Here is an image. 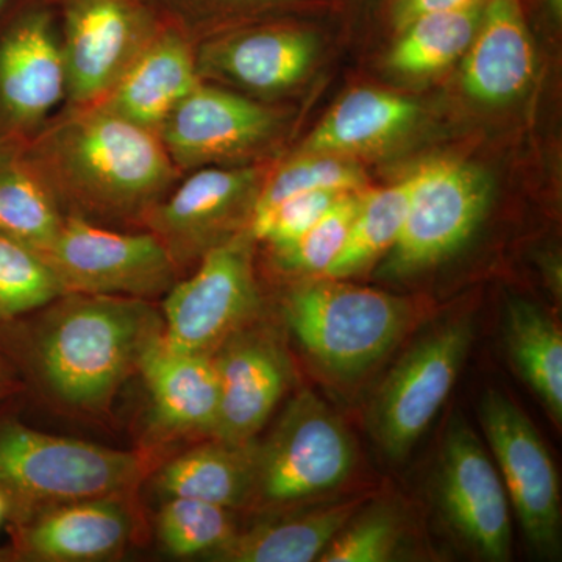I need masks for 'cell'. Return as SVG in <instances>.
<instances>
[{
  "label": "cell",
  "instance_id": "3",
  "mask_svg": "<svg viewBox=\"0 0 562 562\" xmlns=\"http://www.w3.org/2000/svg\"><path fill=\"white\" fill-rule=\"evenodd\" d=\"M283 312L305 353L341 380L371 371L405 338L416 317L406 299L330 277L292 288Z\"/></svg>",
  "mask_w": 562,
  "mask_h": 562
},
{
  "label": "cell",
  "instance_id": "19",
  "mask_svg": "<svg viewBox=\"0 0 562 562\" xmlns=\"http://www.w3.org/2000/svg\"><path fill=\"white\" fill-rule=\"evenodd\" d=\"M536 54L520 0H486L462 61V87L476 102L503 105L535 76Z\"/></svg>",
  "mask_w": 562,
  "mask_h": 562
},
{
  "label": "cell",
  "instance_id": "36",
  "mask_svg": "<svg viewBox=\"0 0 562 562\" xmlns=\"http://www.w3.org/2000/svg\"><path fill=\"white\" fill-rule=\"evenodd\" d=\"M486 0H392L390 16L395 32L408 22L424 14L446 13V11L468 10L483 5Z\"/></svg>",
  "mask_w": 562,
  "mask_h": 562
},
{
  "label": "cell",
  "instance_id": "2",
  "mask_svg": "<svg viewBox=\"0 0 562 562\" xmlns=\"http://www.w3.org/2000/svg\"><path fill=\"white\" fill-rule=\"evenodd\" d=\"M36 344L41 375L76 408H105L144 353L162 335L144 299L66 294Z\"/></svg>",
  "mask_w": 562,
  "mask_h": 562
},
{
  "label": "cell",
  "instance_id": "10",
  "mask_svg": "<svg viewBox=\"0 0 562 562\" xmlns=\"http://www.w3.org/2000/svg\"><path fill=\"white\" fill-rule=\"evenodd\" d=\"M162 27L144 0H65L66 106L103 101Z\"/></svg>",
  "mask_w": 562,
  "mask_h": 562
},
{
  "label": "cell",
  "instance_id": "7",
  "mask_svg": "<svg viewBox=\"0 0 562 562\" xmlns=\"http://www.w3.org/2000/svg\"><path fill=\"white\" fill-rule=\"evenodd\" d=\"M250 228L203 255L198 271L166 292L162 341L183 353L214 355L257 316L261 299Z\"/></svg>",
  "mask_w": 562,
  "mask_h": 562
},
{
  "label": "cell",
  "instance_id": "18",
  "mask_svg": "<svg viewBox=\"0 0 562 562\" xmlns=\"http://www.w3.org/2000/svg\"><path fill=\"white\" fill-rule=\"evenodd\" d=\"M201 81L190 36L165 25L95 106L158 135L172 110Z\"/></svg>",
  "mask_w": 562,
  "mask_h": 562
},
{
  "label": "cell",
  "instance_id": "21",
  "mask_svg": "<svg viewBox=\"0 0 562 562\" xmlns=\"http://www.w3.org/2000/svg\"><path fill=\"white\" fill-rule=\"evenodd\" d=\"M138 369L149 390L155 419L165 430L213 432L220 409L214 355L173 350L161 335L146 350Z\"/></svg>",
  "mask_w": 562,
  "mask_h": 562
},
{
  "label": "cell",
  "instance_id": "38",
  "mask_svg": "<svg viewBox=\"0 0 562 562\" xmlns=\"http://www.w3.org/2000/svg\"><path fill=\"white\" fill-rule=\"evenodd\" d=\"M9 2H10V0H0V11L5 9L7 3H9Z\"/></svg>",
  "mask_w": 562,
  "mask_h": 562
},
{
  "label": "cell",
  "instance_id": "4",
  "mask_svg": "<svg viewBox=\"0 0 562 562\" xmlns=\"http://www.w3.org/2000/svg\"><path fill=\"white\" fill-rule=\"evenodd\" d=\"M146 458L20 424L0 428V492L22 502L58 505L127 494L146 473Z\"/></svg>",
  "mask_w": 562,
  "mask_h": 562
},
{
  "label": "cell",
  "instance_id": "33",
  "mask_svg": "<svg viewBox=\"0 0 562 562\" xmlns=\"http://www.w3.org/2000/svg\"><path fill=\"white\" fill-rule=\"evenodd\" d=\"M362 198L364 194L360 191L346 192L297 243L276 254L281 271L308 277L324 276L349 238Z\"/></svg>",
  "mask_w": 562,
  "mask_h": 562
},
{
  "label": "cell",
  "instance_id": "5",
  "mask_svg": "<svg viewBox=\"0 0 562 562\" xmlns=\"http://www.w3.org/2000/svg\"><path fill=\"white\" fill-rule=\"evenodd\" d=\"M357 464L350 431L314 392H299L265 442H255L254 497L269 505L308 501L341 486Z\"/></svg>",
  "mask_w": 562,
  "mask_h": 562
},
{
  "label": "cell",
  "instance_id": "16",
  "mask_svg": "<svg viewBox=\"0 0 562 562\" xmlns=\"http://www.w3.org/2000/svg\"><path fill=\"white\" fill-rule=\"evenodd\" d=\"M194 50L202 81L277 95L305 79L316 60L317 36L302 25L279 22L217 33Z\"/></svg>",
  "mask_w": 562,
  "mask_h": 562
},
{
  "label": "cell",
  "instance_id": "13",
  "mask_svg": "<svg viewBox=\"0 0 562 562\" xmlns=\"http://www.w3.org/2000/svg\"><path fill=\"white\" fill-rule=\"evenodd\" d=\"M281 113L227 88L201 81L172 110L158 132L181 176L211 166H235L268 149Z\"/></svg>",
  "mask_w": 562,
  "mask_h": 562
},
{
  "label": "cell",
  "instance_id": "15",
  "mask_svg": "<svg viewBox=\"0 0 562 562\" xmlns=\"http://www.w3.org/2000/svg\"><path fill=\"white\" fill-rule=\"evenodd\" d=\"M439 508L482 560H512V503L497 465L464 420L450 422L436 479Z\"/></svg>",
  "mask_w": 562,
  "mask_h": 562
},
{
  "label": "cell",
  "instance_id": "26",
  "mask_svg": "<svg viewBox=\"0 0 562 562\" xmlns=\"http://www.w3.org/2000/svg\"><path fill=\"white\" fill-rule=\"evenodd\" d=\"M46 184L29 168L20 150L0 154V235L43 255L65 224Z\"/></svg>",
  "mask_w": 562,
  "mask_h": 562
},
{
  "label": "cell",
  "instance_id": "22",
  "mask_svg": "<svg viewBox=\"0 0 562 562\" xmlns=\"http://www.w3.org/2000/svg\"><path fill=\"white\" fill-rule=\"evenodd\" d=\"M419 117L416 102L379 90L357 88L336 102L303 143L301 154L350 155L383 149L402 138Z\"/></svg>",
  "mask_w": 562,
  "mask_h": 562
},
{
  "label": "cell",
  "instance_id": "8",
  "mask_svg": "<svg viewBox=\"0 0 562 562\" xmlns=\"http://www.w3.org/2000/svg\"><path fill=\"white\" fill-rule=\"evenodd\" d=\"M473 341L471 317L439 325L395 364L373 397L369 428L391 461H403L442 408Z\"/></svg>",
  "mask_w": 562,
  "mask_h": 562
},
{
  "label": "cell",
  "instance_id": "24",
  "mask_svg": "<svg viewBox=\"0 0 562 562\" xmlns=\"http://www.w3.org/2000/svg\"><path fill=\"white\" fill-rule=\"evenodd\" d=\"M155 482L166 498H195L238 508L254 498L255 441L232 446L216 439L169 461Z\"/></svg>",
  "mask_w": 562,
  "mask_h": 562
},
{
  "label": "cell",
  "instance_id": "1",
  "mask_svg": "<svg viewBox=\"0 0 562 562\" xmlns=\"http://www.w3.org/2000/svg\"><path fill=\"white\" fill-rule=\"evenodd\" d=\"M65 216L143 224L179 183L160 138L99 106L68 109L20 150Z\"/></svg>",
  "mask_w": 562,
  "mask_h": 562
},
{
  "label": "cell",
  "instance_id": "23",
  "mask_svg": "<svg viewBox=\"0 0 562 562\" xmlns=\"http://www.w3.org/2000/svg\"><path fill=\"white\" fill-rule=\"evenodd\" d=\"M364 503L350 498L312 512L255 525L233 536L213 560L227 562H312L319 561L328 543Z\"/></svg>",
  "mask_w": 562,
  "mask_h": 562
},
{
  "label": "cell",
  "instance_id": "6",
  "mask_svg": "<svg viewBox=\"0 0 562 562\" xmlns=\"http://www.w3.org/2000/svg\"><path fill=\"white\" fill-rule=\"evenodd\" d=\"M492 184L476 166L439 160L413 172L408 211L397 243L384 255L380 273L405 279L452 257L480 227Z\"/></svg>",
  "mask_w": 562,
  "mask_h": 562
},
{
  "label": "cell",
  "instance_id": "12",
  "mask_svg": "<svg viewBox=\"0 0 562 562\" xmlns=\"http://www.w3.org/2000/svg\"><path fill=\"white\" fill-rule=\"evenodd\" d=\"M260 166H211L181 177L144 217L179 269L249 228L266 180Z\"/></svg>",
  "mask_w": 562,
  "mask_h": 562
},
{
  "label": "cell",
  "instance_id": "27",
  "mask_svg": "<svg viewBox=\"0 0 562 562\" xmlns=\"http://www.w3.org/2000/svg\"><path fill=\"white\" fill-rule=\"evenodd\" d=\"M483 5L424 14L397 32L387 66L403 76H428L464 57L475 35Z\"/></svg>",
  "mask_w": 562,
  "mask_h": 562
},
{
  "label": "cell",
  "instance_id": "28",
  "mask_svg": "<svg viewBox=\"0 0 562 562\" xmlns=\"http://www.w3.org/2000/svg\"><path fill=\"white\" fill-rule=\"evenodd\" d=\"M412 188L413 173L391 187L364 194L341 254L322 277L349 279L384 257L401 236Z\"/></svg>",
  "mask_w": 562,
  "mask_h": 562
},
{
  "label": "cell",
  "instance_id": "32",
  "mask_svg": "<svg viewBox=\"0 0 562 562\" xmlns=\"http://www.w3.org/2000/svg\"><path fill=\"white\" fill-rule=\"evenodd\" d=\"M403 539V519L391 503L360 506L321 554V562L395 560Z\"/></svg>",
  "mask_w": 562,
  "mask_h": 562
},
{
  "label": "cell",
  "instance_id": "20",
  "mask_svg": "<svg viewBox=\"0 0 562 562\" xmlns=\"http://www.w3.org/2000/svg\"><path fill=\"white\" fill-rule=\"evenodd\" d=\"M135 524L117 497L85 498L44 509L21 532V547L40 561H102L121 553Z\"/></svg>",
  "mask_w": 562,
  "mask_h": 562
},
{
  "label": "cell",
  "instance_id": "37",
  "mask_svg": "<svg viewBox=\"0 0 562 562\" xmlns=\"http://www.w3.org/2000/svg\"><path fill=\"white\" fill-rule=\"evenodd\" d=\"M3 512H5V501H3L2 492H0V519H2Z\"/></svg>",
  "mask_w": 562,
  "mask_h": 562
},
{
  "label": "cell",
  "instance_id": "25",
  "mask_svg": "<svg viewBox=\"0 0 562 562\" xmlns=\"http://www.w3.org/2000/svg\"><path fill=\"white\" fill-rule=\"evenodd\" d=\"M503 336L509 360L554 424L562 422V333L546 310L525 299L506 303Z\"/></svg>",
  "mask_w": 562,
  "mask_h": 562
},
{
  "label": "cell",
  "instance_id": "34",
  "mask_svg": "<svg viewBox=\"0 0 562 562\" xmlns=\"http://www.w3.org/2000/svg\"><path fill=\"white\" fill-rule=\"evenodd\" d=\"M342 194L346 192L317 191L294 195L276 209L255 216L250 221V233L255 241L268 243L273 254L290 249Z\"/></svg>",
  "mask_w": 562,
  "mask_h": 562
},
{
  "label": "cell",
  "instance_id": "30",
  "mask_svg": "<svg viewBox=\"0 0 562 562\" xmlns=\"http://www.w3.org/2000/svg\"><path fill=\"white\" fill-rule=\"evenodd\" d=\"M364 184V171L349 158L299 154V157L284 162L276 172L266 177L251 220L294 195L317 191H360Z\"/></svg>",
  "mask_w": 562,
  "mask_h": 562
},
{
  "label": "cell",
  "instance_id": "31",
  "mask_svg": "<svg viewBox=\"0 0 562 562\" xmlns=\"http://www.w3.org/2000/svg\"><path fill=\"white\" fill-rule=\"evenodd\" d=\"M65 288L38 251L0 235V319L60 301Z\"/></svg>",
  "mask_w": 562,
  "mask_h": 562
},
{
  "label": "cell",
  "instance_id": "14",
  "mask_svg": "<svg viewBox=\"0 0 562 562\" xmlns=\"http://www.w3.org/2000/svg\"><path fill=\"white\" fill-rule=\"evenodd\" d=\"M65 98L60 31L49 11H22L0 31V154L21 150Z\"/></svg>",
  "mask_w": 562,
  "mask_h": 562
},
{
  "label": "cell",
  "instance_id": "17",
  "mask_svg": "<svg viewBox=\"0 0 562 562\" xmlns=\"http://www.w3.org/2000/svg\"><path fill=\"white\" fill-rule=\"evenodd\" d=\"M220 409L211 435L247 446L265 428L292 382L286 351L265 330L244 327L214 351Z\"/></svg>",
  "mask_w": 562,
  "mask_h": 562
},
{
  "label": "cell",
  "instance_id": "39",
  "mask_svg": "<svg viewBox=\"0 0 562 562\" xmlns=\"http://www.w3.org/2000/svg\"><path fill=\"white\" fill-rule=\"evenodd\" d=\"M3 390V373H2V369H0V392H2Z\"/></svg>",
  "mask_w": 562,
  "mask_h": 562
},
{
  "label": "cell",
  "instance_id": "11",
  "mask_svg": "<svg viewBox=\"0 0 562 562\" xmlns=\"http://www.w3.org/2000/svg\"><path fill=\"white\" fill-rule=\"evenodd\" d=\"M480 424L528 543L542 557L561 552L560 480L541 432L513 398L487 390Z\"/></svg>",
  "mask_w": 562,
  "mask_h": 562
},
{
  "label": "cell",
  "instance_id": "29",
  "mask_svg": "<svg viewBox=\"0 0 562 562\" xmlns=\"http://www.w3.org/2000/svg\"><path fill=\"white\" fill-rule=\"evenodd\" d=\"M157 527L166 552L177 558L214 557L238 531L231 509L187 497H169Z\"/></svg>",
  "mask_w": 562,
  "mask_h": 562
},
{
  "label": "cell",
  "instance_id": "9",
  "mask_svg": "<svg viewBox=\"0 0 562 562\" xmlns=\"http://www.w3.org/2000/svg\"><path fill=\"white\" fill-rule=\"evenodd\" d=\"M66 294L147 299L166 294L179 280V266L150 232H116L66 216L43 254Z\"/></svg>",
  "mask_w": 562,
  "mask_h": 562
},
{
  "label": "cell",
  "instance_id": "35",
  "mask_svg": "<svg viewBox=\"0 0 562 562\" xmlns=\"http://www.w3.org/2000/svg\"><path fill=\"white\" fill-rule=\"evenodd\" d=\"M177 5L198 20H235L268 11L308 9L324 0H176Z\"/></svg>",
  "mask_w": 562,
  "mask_h": 562
}]
</instances>
